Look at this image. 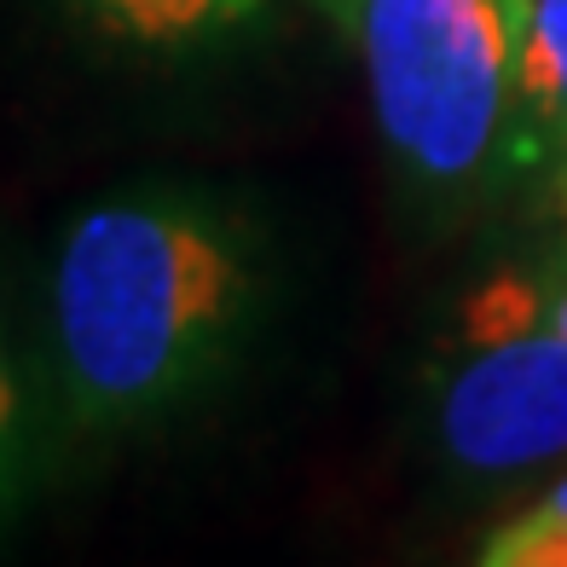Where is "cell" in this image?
I'll list each match as a JSON object with an SVG mask.
<instances>
[{
  "label": "cell",
  "mask_w": 567,
  "mask_h": 567,
  "mask_svg": "<svg viewBox=\"0 0 567 567\" xmlns=\"http://www.w3.org/2000/svg\"><path fill=\"white\" fill-rule=\"evenodd\" d=\"M255 307L261 249L215 197L134 186L75 209L47 272L70 423L87 434L168 423L231 365Z\"/></svg>",
  "instance_id": "obj_1"
},
{
  "label": "cell",
  "mask_w": 567,
  "mask_h": 567,
  "mask_svg": "<svg viewBox=\"0 0 567 567\" xmlns=\"http://www.w3.org/2000/svg\"><path fill=\"white\" fill-rule=\"evenodd\" d=\"M371 116L405 179L475 192L522 151L527 0H342Z\"/></svg>",
  "instance_id": "obj_2"
},
{
  "label": "cell",
  "mask_w": 567,
  "mask_h": 567,
  "mask_svg": "<svg viewBox=\"0 0 567 567\" xmlns=\"http://www.w3.org/2000/svg\"><path fill=\"white\" fill-rule=\"evenodd\" d=\"M434 434L475 475H515L567 452V337L545 313V278L493 272L463 296L434 382Z\"/></svg>",
  "instance_id": "obj_3"
},
{
  "label": "cell",
  "mask_w": 567,
  "mask_h": 567,
  "mask_svg": "<svg viewBox=\"0 0 567 567\" xmlns=\"http://www.w3.org/2000/svg\"><path fill=\"white\" fill-rule=\"evenodd\" d=\"M93 47L134 64H203L272 18V0H64Z\"/></svg>",
  "instance_id": "obj_4"
},
{
  "label": "cell",
  "mask_w": 567,
  "mask_h": 567,
  "mask_svg": "<svg viewBox=\"0 0 567 567\" xmlns=\"http://www.w3.org/2000/svg\"><path fill=\"white\" fill-rule=\"evenodd\" d=\"M515 168H545L567 220V0H527Z\"/></svg>",
  "instance_id": "obj_5"
},
{
  "label": "cell",
  "mask_w": 567,
  "mask_h": 567,
  "mask_svg": "<svg viewBox=\"0 0 567 567\" xmlns=\"http://www.w3.org/2000/svg\"><path fill=\"white\" fill-rule=\"evenodd\" d=\"M475 561H486V567H567V475L545 498H533L527 509H515L509 522L486 533Z\"/></svg>",
  "instance_id": "obj_6"
},
{
  "label": "cell",
  "mask_w": 567,
  "mask_h": 567,
  "mask_svg": "<svg viewBox=\"0 0 567 567\" xmlns=\"http://www.w3.org/2000/svg\"><path fill=\"white\" fill-rule=\"evenodd\" d=\"M23 475H30V417H23V382L12 365L7 330H0V522L18 509Z\"/></svg>",
  "instance_id": "obj_7"
},
{
  "label": "cell",
  "mask_w": 567,
  "mask_h": 567,
  "mask_svg": "<svg viewBox=\"0 0 567 567\" xmlns=\"http://www.w3.org/2000/svg\"><path fill=\"white\" fill-rule=\"evenodd\" d=\"M545 313H550V324L567 337V272L545 278Z\"/></svg>",
  "instance_id": "obj_8"
},
{
  "label": "cell",
  "mask_w": 567,
  "mask_h": 567,
  "mask_svg": "<svg viewBox=\"0 0 567 567\" xmlns=\"http://www.w3.org/2000/svg\"><path fill=\"white\" fill-rule=\"evenodd\" d=\"M319 7H324V12H337V7H342V0H319Z\"/></svg>",
  "instance_id": "obj_9"
}]
</instances>
